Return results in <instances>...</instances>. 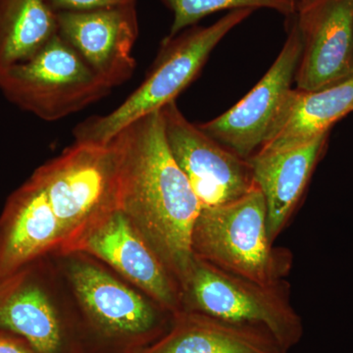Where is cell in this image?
Listing matches in <instances>:
<instances>
[{"label":"cell","mask_w":353,"mask_h":353,"mask_svg":"<svg viewBox=\"0 0 353 353\" xmlns=\"http://www.w3.org/2000/svg\"><path fill=\"white\" fill-rule=\"evenodd\" d=\"M111 141L119 166L120 210L182 290L194 259L192 234L201 208L169 148L161 110L128 125Z\"/></svg>","instance_id":"cell-1"},{"label":"cell","mask_w":353,"mask_h":353,"mask_svg":"<svg viewBox=\"0 0 353 353\" xmlns=\"http://www.w3.org/2000/svg\"><path fill=\"white\" fill-rule=\"evenodd\" d=\"M252 12V9L230 11L208 27L194 26L167 37L139 87L110 113L92 116L77 125L75 141L108 143L128 125L175 101L196 80L217 44Z\"/></svg>","instance_id":"cell-2"},{"label":"cell","mask_w":353,"mask_h":353,"mask_svg":"<svg viewBox=\"0 0 353 353\" xmlns=\"http://www.w3.org/2000/svg\"><path fill=\"white\" fill-rule=\"evenodd\" d=\"M60 229V254L75 253L101 221L120 210L119 166L113 141H75L32 174Z\"/></svg>","instance_id":"cell-3"},{"label":"cell","mask_w":353,"mask_h":353,"mask_svg":"<svg viewBox=\"0 0 353 353\" xmlns=\"http://www.w3.org/2000/svg\"><path fill=\"white\" fill-rule=\"evenodd\" d=\"M192 250L196 259L261 285L284 282L294 264L290 250L269 239L266 206L257 185L236 201L201 209Z\"/></svg>","instance_id":"cell-4"},{"label":"cell","mask_w":353,"mask_h":353,"mask_svg":"<svg viewBox=\"0 0 353 353\" xmlns=\"http://www.w3.org/2000/svg\"><path fill=\"white\" fill-rule=\"evenodd\" d=\"M182 297L183 310L257 330L273 339L284 353L303 339V319L290 301L287 280L261 285L194 257Z\"/></svg>","instance_id":"cell-5"},{"label":"cell","mask_w":353,"mask_h":353,"mask_svg":"<svg viewBox=\"0 0 353 353\" xmlns=\"http://www.w3.org/2000/svg\"><path fill=\"white\" fill-rule=\"evenodd\" d=\"M0 90L23 110L54 122L101 101L112 88L57 32L29 60L2 72Z\"/></svg>","instance_id":"cell-6"},{"label":"cell","mask_w":353,"mask_h":353,"mask_svg":"<svg viewBox=\"0 0 353 353\" xmlns=\"http://www.w3.org/2000/svg\"><path fill=\"white\" fill-rule=\"evenodd\" d=\"M68 278L92 332L120 353H138L170 326L173 316L90 260H72Z\"/></svg>","instance_id":"cell-7"},{"label":"cell","mask_w":353,"mask_h":353,"mask_svg":"<svg viewBox=\"0 0 353 353\" xmlns=\"http://www.w3.org/2000/svg\"><path fill=\"white\" fill-rule=\"evenodd\" d=\"M161 112L169 148L201 209L236 201L256 185L248 159L190 122L176 101L164 106Z\"/></svg>","instance_id":"cell-8"},{"label":"cell","mask_w":353,"mask_h":353,"mask_svg":"<svg viewBox=\"0 0 353 353\" xmlns=\"http://www.w3.org/2000/svg\"><path fill=\"white\" fill-rule=\"evenodd\" d=\"M301 51L303 41L294 18L282 50L261 80L233 108L197 126L240 157H252L263 145L292 90Z\"/></svg>","instance_id":"cell-9"},{"label":"cell","mask_w":353,"mask_h":353,"mask_svg":"<svg viewBox=\"0 0 353 353\" xmlns=\"http://www.w3.org/2000/svg\"><path fill=\"white\" fill-rule=\"evenodd\" d=\"M58 34L111 88L134 75L139 32L137 4L57 13Z\"/></svg>","instance_id":"cell-10"},{"label":"cell","mask_w":353,"mask_h":353,"mask_svg":"<svg viewBox=\"0 0 353 353\" xmlns=\"http://www.w3.org/2000/svg\"><path fill=\"white\" fill-rule=\"evenodd\" d=\"M294 21L303 41L297 90H321L353 74V0H310Z\"/></svg>","instance_id":"cell-11"},{"label":"cell","mask_w":353,"mask_h":353,"mask_svg":"<svg viewBox=\"0 0 353 353\" xmlns=\"http://www.w3.org/2000/svg\"><path fill=\"white\" fill-rule=\"evenodd\" d=\"M75 253L102 260L169 314L183 311L180 285L122 211L101 221Z\"/></svg>","instance_id":"cell-12"},{"label":"cell","mask_w":353,"mask_h":353,"mask_svg":"<svg viewBox=\"0 0 353 353\" xmlns=\"http://www.w3.org/2000/svg\"><path fill=\"white\" fill-rule=\"evenodd\" d=\"M60 229L34 176L15 190L0 216V283L60 250Z\"/></svg>","instance_id":"cell-13"},{"label":"cell","mask_w":353,"mask_h":353,"mask_svg":"<svg viewBox=\"0 0 353 353\" xmlns=\"http://www.w3.org/2000/svg\"><path fill=\"white\" fill-rule=\"evenodd\" d=\"M330 132L305 145L259 150L248 158L255 185L263 196L269 239L275 243L289 225L326 150Z\"/></svg>","instance_id":"cell-14"},{"label":"cell","mask_w":353,"mask_h":353,"mask_svg":"<svg viewBox=\"0 0 353 353\" xmlns=\"http://www.w3.org/2000/svg\"><path fill=\"white\" fill-rule=\"evenodd\" d=\"M32 267L0 283V330L20 336L37 353H67L63 323Z\"/></svg>","instance_id":"cell-15"},{"label":"cell","mask_w":353,"mask_h":353,"mask_svg":"<svg viewBox=\"0 0 353 353\" xmlns=\"http://www.w3.org/2000/svg\"><path fill=\"white\" fill-rule=\"evenodd\" d=\"M352 108L353 74L321 90L292 88L259 150H285L310 143L328 134Z\"/></svg>","instance_id":"cell-16"},{"label":"cell","mask_w":353,"mask_h":353,"mask_svg":"<svg viewBox=\"0 0 353 353\" xmlns=\"http://www.w3.org/2000/svg\"><path fill=\"white\" fill-rule=\"evenodd\" d=\"M138 353H284L268 334L181 311L166 332Z\"/></svg>","instance_id":"cell-17"},{"label":"cell","mask_w":353,"mask_h":353,"mask_svg":"<svg viewBox=\"0 0 353 353\" xmlns=\"http://www.w3.org/2000/svg\"><path fill=\"white\" fill-rule=\"evenodd\" d=\"M48 0H0V74L27 61L58 32Z\"/></svg>","instance_id":"cell-18"},{"label":"cell","mask_w":353,"mask_h":353,"mask_svg":"<svg viewBox=\"0 0 353 353\" xmlns=\"http://www.w3.org/2000/svg\"><path fill=\"white\" fill-rule=\"evenodd\" d=\"M173 14L169 37L194 27L203 18L223 10L270 9L292 17L296 14L294 0H158Z\"/></svg>","instance_id":"cell-19"},{"label":"cell","mask_w":353,"mask_h":353,"mask_svg":"<svg viewBox=\"0 0 353 353\" xmlns=\"http://www.w3.org/2000/svg\"><path fill=\"white\" fill-rule=\"evenodd\" d=\"M57 12L60 11H83L104 7L137 4V0H48Z\"/></svg>","instance_id":"cell-20"},{"label":"cell","mask_w":353,"mask_h":353,"mask_svg":"<svg viewBox=\"0 0 353 353\" xmlns=\"http://www.w3.org/2000/svg\"><path fill=\"white\" fill-rule=\"evenodd\" d=\"M0 353L37 352L20 336L0 330Z\"/></svg>","instance_id":"cell-21"},{"label":"cell","mask_w":353,"mask_h":353,"mask_svg":"<svg viewBox=\"0 0 353 353\" xmlns=\"http://www.w3.org/2000/svg\"><path fill=\"white\" fill-rule=\"evenodd\" d=\"M294 4H296V10L297 7L303 6V4L306 3V2L310 1V0H294Z\"/></svg>","instance_id":"cell-22"},{"label":"cell","mask_w":353,"mask_h":353,"mask_svg":"<svg viewBox=\"0 0 353 353\" xmlns=\"http://www.w3.org/2000/svg\"><path fill=\"white\" fill-rule=\"evenodd\" d=\"M352 112H353V108H352Z\"/></svg>","instance_id":"cell-23"}]
</instances>
